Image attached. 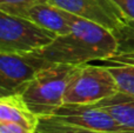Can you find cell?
Returning a JSON list of instances; mask_svg holds the SVG:
<instances>
[{
    "label": "cell",
    "mask_w": 134,
    "mask_h": 133,
    "mask_svg": "<svg viewBox=\"0 0 134 133\" xmlns=\"http://www.w3.org/2000/svg\"><path fill=\"white\" fill-rule=\"evenodd\" d=\"M116 38L108 28L74 15L72 30L58 35L52 44L37 52L51 64L85 65L91 61H107L116 49Z\"/></svg>",
    "instance_id": "cell-1"
},
{
    "label": "cell",
    "mask_w": 134,
    "mask_h": 133,
    "mask_svg": "<svg viewBox=\"0 0 134 133\" xmlns=\"http://www.w3.org/2000/svg\"><path fill=\"white\" fill-rule=\"evenodd\" d=\"M76 67L52 64L40 70L19 94L40 119L53 117L64 105L66 87Z\"/></svg>",
    "instance_id": "cell-2"
},
{
    "label": "cell",
    "mask_w": 134,
    "mask_h": 133,
    "mask_svg": "<svg viewBox=\"0 0 134 133\" xmlns=\"http://www.w3.org/2000/svg\"><path fill=\"white\" fill-rule=\"evenodd\" d=\"M119 91L107 65H79L64 96V105H95Z\"/></svg>",
    "instance_id": "cell-3"
},
{
    "label": "cell",
    "mask_w": 134,
    "mask_h": 133,
    "mask_svg": "<svg viewBox=\"0 0 134 133\" xmlns=\"http://www.w3.org/2000/svg\"><path fill=\"white\" fill-rule=\"evenodd\" d=\"M57 37L27 18L0 11V53L39 52L52 44Z\"/></svg>",
    "instance_id": "cell-4"
},
{
    "label": "cell",
    "mask_w": 134,
    "mask_h": 133,
    "mask_svg": "<svg viewBox=\"0 0 134 133\" xmlns=\"http://www.w3.org/2000/svg\"><path fill=\"white\" fill-rule=\"evenodd\" d=\"M52 65L37 52L0 53V97L19 93L40 70Z\"/></svg>",
    "instance_id": "cell-5"
},
{
    "label": "cell",
    "mask_w": 134,
    "mask_h": 133,
    "mask_svg": "<svg viewBox=\"0 0 134 133\" xmlns=\"http://www.w3.org/2000/svg\"><path fill=\"white\" fill-rule=\"evenodd\" d=\"M49 2L112 32L131 23L112 0H49Z\"/></svg>",
    "instance_id": "cell-6"
},
{
    "label": "cell",
    "mask_w": 134,
    "mask_h": 133,
    "mask_svg": "<svg viewBox=\"0 0 134 133\" xmlns=\"http://www.w3.org/2000/svg\"><path fill=\"white\" fill-rule=\"evenodd\" d=\"M51 119L87 130L132 133L97 105H63Z\"/></svg>",
    "instance_id": "cell-7"
},
{
    "label": "cell",
    "mask_w": 134,
    "mask_h": 133,
    "mask_svg": "<svg viewBox=\"0 0 134 133\" xmlns=\"http://www.w3.org/2000/svg\"><path fill=\"white\" fill-rule=\"evenodd\" d=\"M20 16L27 18L57 35H65L71 32L74 14L55 6L51 2L38 4L26 9Z\"/></svg>",
    "instance_id": "cell-8"
},
{
    "label": "cell",
    "mask_w": 134,
    "mask_h": 133,
    "mask_svg": "<svg viewBox=\"0 0 134 133\" xmlns=\"http://www.w3.org/2000/svg\"><path fill=\"white\" fill-rule=\"evenodd\" d=\"M0 121L15 123L31 131H38L40 118L27 106L19 93L0 97Z\"/></svg>",
    "instance_id": "cell-9"
},
{
    "label": "cell",
    "mask_w": 134,
    "mask_h": 133,
    "mask_svg": "<svg viewBox=\"0 0 134 133\" xmlns=\"http://www.w3.org/2000/svg\"><path fill=\"white\" fill-rule=\"evenodd\" d=\"M105 110L116 123L134 133V97L118 91L115 94L95 104Z\"/></svg>",
    "instance_id": "cell-10"
},
{
    "label": "cell",
    "mask_w": 134,
    "mask_h": 133,
    "mask_svg": "<svg viewBox=\"0 0 134 133\" xmlns=\"http://www.w3.org/2000/svg\"><path fill=\"white\" fill-rule=\"evenodd\" d=\"M113 33L118 41L116 49L113 56L105 63L134 66V24H126Z\"/></svg>",
    "instance_id": "cell-11"
},
{
    "label": "cell",
    "mask_w": 134,
    "mask_h": 133,
    "mask_svg": "<svg viewBox=\"0 0 134 133\" xmlns=\"http://www.w3.org/2000/svg\"><path fill=\"white\" fill-rule=\"evenodd\" d=\"M111 73L115 78L119 91L134 97V66L107 64Z\"/></svg>",
    "instance_id": "cell-12"
},
{
    "label": "cell",
    "mask_w": 134,
    "mask_h": 133,
    "mask_svg": "<svg viewBox=\"0 0 134 133\" xmlns=\"http://www.w3.org/2000/svg\"><path fill=\"white\" fill-rule=\"evenodd\" d=\"M38 131L42 133H116L109 131H95V130H87L76 126H71V125L57 121V120L51 119V118L40 119Z\"/></svg>",
    "instance_id": "cell-13"
},
{
    "label": "cell",
    "mask_w": 134,
    "mask_h": 133,
    "mask_svg": "<svg viewBox=\"0 0 134 133\" xmlns=\"http://www.w3.org/2000/svg\"><path fill=\"white\" fill-rule=\"evenodd\" d=\"M45 2H49V0H0V11L21 15L30 7Z\"/></svg>",
    "instance_id": "cell-14"
},
{
    "label": "cell",
    "mask_w": 134,
    "mask_h": 133,
    "mask_svg": "<svg viewBox=\"0 0 134 133\" xmlns=\"http://www.w3.org/2000/svg\"><path fill=\"white\" fill-rule=\"evenodd\" d=\"M0 133H35L15 123L0 121Z\"/></svg>",
    "instance_id": "cell-15"
},
{
    "label": "cell",
    "mask_w": 134,
    "mask_h": 133,
    "mask_svg": "<svg viewBox=\"0 0 134 133\" xmlns=\"http://www.w3.org/2000/svg\"><path fill=\"white\" fill-rule=\"evenodd\" d=\"M125 13L131 23L134 24V0H112Z\"/></svg>",
    "instance_id": "cell-16"
},
{
    "label": "cell",
    "mask_w": 134,
    "mask_h": 133,
    "mask_svg": "<svg viewBox=\"0 0 134 133\" xmlns=\"http://www.w3.org/2000/svg\"><path fill=\"white\" fill-rule=\"evenodd\" d=\"M35 133H42V132H40V131H37V132H35Z\"/></svg>",
    "instance_id": "cell-17"
}]
</instances>
